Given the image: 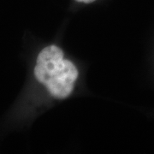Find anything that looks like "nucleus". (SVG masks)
<instances>
[{
  "label": "nucleus",
  "instance_id": "f03ea898",
  "mask_svg": "<svg viewBox=\"0 0 154 154\" xmlns=\"http://www.w3.org/2000/svg\"><path fill=\"white\" fill-rule=\"evenodd\" d=\"M76 2H79V3H84V4H91L96 0H75Z\"/></svg>",
  "mask_w": 154,
  "mask_h": 154
},
{
  "label": "nucleus",
  "instance_id": "f257e3e1",
  "mask_svg": "<svg viewBox=\"0 0 154 154\" xmlns=\"http://www.w3.org/2000/svg\"><path fill=\"white\" fill-rule=\"evenodd\" d=\"M35 79L56 99L69 98L74 91L79 71L72 61L64 57L59 46L50 45L38 54L33 69Z\"/></svg>",
  "mask_w": 154,
  "mask_h": 154
}]
</instances>
